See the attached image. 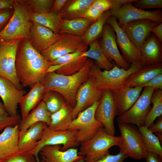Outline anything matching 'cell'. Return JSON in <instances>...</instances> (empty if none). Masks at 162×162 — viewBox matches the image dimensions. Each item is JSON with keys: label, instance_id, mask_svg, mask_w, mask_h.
I'll return each instance as SVG.
<instances>
[{"label": "cell", "instance_id": "35", "mask_svg": "<svg viewBox=\"0 0 162 162\" xmlns=\"http://www.w3.org/2000/svg\"><path fill=\"white\" fill-rule=\"evenodd\" d=\"M152 106L145 119L144 126L148 128L156 118L162 115V90H155L151 99Z\"/></svg>", "mask_w": 162, "mask_h": 162}, {"label": "cell", "instance_id": "2", "mask_svg": "<svg viewBox=\"0 0 162 162\" xmlns=\"http://www.w3.org/2000/svg\"><path fill=\"white\" fill-rule=\"evenodd\" d=\"M94 62L92 59L88 58L82 69L71 75H63L55 72L46 73L42 82L45 91L52 90L58 92L73 108L76 105L77 91L88 79L90 68Z\"/></svg>", "mask_w": 162, "mask_h": 162}, {"label": "cell", "instance_id": "47", "mask_svg": "<svg viewBox=\"0 0 162 162\" xmlns=\"http://www.w3.org/2000/svg\"><path fill=\"white\" fill-rule=\"evenodd\" d=\"M141 86L143 88L146 87H151L155 90H162V74L155 76L148 82Z\"/></svg>", "mask_w": 162, "mask_h": 162}, {"label": "cell", "instance_id": "3", "mask_svg": "<svg viewBox=\"0 0 162 162\" xmlns=\"http://www.w3.org/2000/svg\"><path fill=\"white\" fill-rule=\"evenodd\" d=\"M140 62L131 64L127 70L119 68L114 64L110 70L101 69L94 63L91 66L88 76H91L94 86L99 89H109L112 92L122 91L126 88L125 82L133 74L142 67Z\"/></svg>", "mask_w": 162, "mask_h": 162}, {"label": "cell", "instance_id": "20", "mask_svg": "<svg viewBox=\"0 0 162 162\" xmlns=\"http://www.w3.org/2000/svg\"><path fill=\"white\" fill-rule=\"evenodd\" d=\"M61 145H46L40 150V162H74L84 158L78 154V149L71 148L61 150Z\"/></svg>", "mask_w": 162, "mask_h": 162}, {"label": "cell", "instance_id": "1", "mask_svg": "<svg viewBox=\"0 0 162 162\" xmlns=\"http://www.w3.org/2000/svg\"><path fill=\"white\" fill-rule=\"evenodd\" d=\"M51 65L29 40H21L16 51L15 69L18 81L23 87L31 88L35 83H42Z\"/></svg>", "mask_w": 162, "mask_h": 162}, {"label": "cell", "instance_id": "39", "mask_svg": "<svg viewBox=\"0 0 162 162\" xmlns=\"http://www.w3.org/2000/svg\"><path fill=\"white\" fill-rule=\"evenodd\" d=\"M34 155L30 152L20 151L18 152L0 160V162H36Z\"/></svg>", "mask_w": 162, "mask_h": 162}, {"label": "cell", "instance_id": "19", "mask_svg": "<svg viewBox=\"0 0 162 162\" xmlns=\"http://www.w3.org/2000/svg\"><path fill=\"white\" fill-rule=\"evenodd\" d=\"M140 54L143 67L162 63V42L151 33L142 43Z\"/></svg>", "mask_w": 162, "mask_h": 162}, {"label": "cell", "instance_id": "15", "mask_svg": "<svg viewBox=\"0 0 162 162\" xmlns=\"http://www.w3.org/2000/svg\"><path fill=\"white\" fill-rule=\"evenodd\" d=\"M113 92L109 89L104 90L102 96L95 112V117L101 122L105 131L114 136V120L116 116Z\"/></svg>", "mask_w": 162, "mask_h": 162}, {"label": "cell", "instance_id": "24", "mask_svg": "<svg viewBox=\"0 0 162 162\" xmlns=\"http://www.w3.org/2000/svg\"><path fill=\"white\" fill-rule=\"evenodd\" d=\"M52 113L48 110L44 103L41 100L38 105L32 110L18 124L19 136L24 133L31 126L39 122L45 123L48 126L51 121Z\"/></svg>", "mask_w": 162, "mask_h": 162}, {"label": "cell", "instance_id": "44", "mask_svg": "<svg viewBox=\"0 0 162 162\" xmlns=\"http://www.w3.org/2000/svg\"><path fill=\"white\" fill-rule=\"evenodd\" d=\"M103 13L91 5L80 18L87 19L94 22L100 17Z\"/></svg>", "mask_w": 162, "mask_h": 162}, {"label": "cell", "instance_id": "30", "mask_svg": "<svg viewBox=\"0 0 162 162\" xmlns=\"http://www.w3.org/2000/svg\"><path fill=\"white\" fill-rule=\"evenodd\" d=\"M88 50L81 56L94 60V63L98 67L106 70L112 69L114 66V62H111L106 57L99 45L98 40L97 39L89 44Z\"/></svg>", "mask_w": 162, "mask_h": 162}, {"label": "cell", "instance_id": "31", "mask_svg": "<svg viewBox=\"0 0 162 162\" xmlns=\"http://www.w3.org/2000/svg\"><path fill=\"white\" fill-rule=\"evenodd\" d=\"M59 33H66L82 37L86 32L93 21L83 18L67 20L61 18Z\"/></svg>", "mask_w": 162, "mask_h": 162}, {"label": "cell", "instance_id": "42", "mask_svg": "<svg viewBox=\"0 0 162 162\" xmlns=\"http://www.w3.org/2000/svg\"><path fill=\"white\" fill-rule=\"evenodd\" d=\"M128 157L122 152L120 151L115 155L107 154L100 158L90 162H124Z\"/></svg>", "mask_w": 162, "mask_h": 162}, {"label": "cell", "instance_id": "41", "mask_svg": "<svg viewBox=\"0 0 162 162\" xmlns=\"http://www.w3.org/2000/svg\"><path fill=\"white\" fill-rule=\"evenodd\" d=\"M84 52L78 51L63 55L50 62L52 65H63L80 56Z\"/></svg>", "mask_w": 162, "mask_h": 162}, {"label": "cell", "instance_id": "54", "mask_svg": "<svg viewBox=\"0 0 162 162\" xmlns=\"http://www.w3.org/2000/svg\"><path fill=\"white\" fill-rule=\"evenodd\" d=\"M0 116H8V115L6 112L4 108L3 103L0 101Z\"/></svg>", "mask_w": 162, "mask_h": 162}, {"label": "cell", "instance_id": "53", "mask_svg": "<svg viewBox=\"0 0 162 162\" xmlns=\"http://www.w3.org/2000/svg\"><path fill=\"white\" fill-rule=\"evenodd\" d=\"M14 0H0V10L13 8Z\"/></svg>", "mask_w": 162, "mask_h": 162}, {"label": "cell", "instance_id": "48", "mask_svg": "<svg viewBox=\"0 0 162 162\" xmlns=\"http://www.w3.org/2000/svg\"><path fill=\"white\" fill-rule=\"evenodd\" d=\"M148 129L152 133H162V117L158 118L156 122L153 124Z\"/></svg>", "mask_w": 162, "mask_h": 162}, {"label": "cell", "instance_id": "22", "mask_svg": "<svg viewBox=\"0 0 162 162\" xmlns=\"http://www.w3.org/2000/svg\"><path fill=\"white\" fill-rule=\"evenodd\" d=\"M59 35V34H56L45 26L32 22L29 40L40 53L55 42Z\"/></svg>", "mask_w": 162, "mask_h": 162}, {"label": "cell", "instance_id": "21", "mask_svg": "<svg viewBox=\"0 0 162 162\" xmlns=\"http://www.w3.org/2000/svg\"><path fill=\"white\" fill-rule=\"evenodd\" d=\"M6 127L0 134V160L18 152V124Z\"/></svg>", "mask_w": 162, "mask_h": 162}, {"label": "cell", "instance_id": "27", "mask_svg": "<svg viewBox=\"0 0 162 162\" xmlns=\"http://www.w3.org/2000/svg\"><path fill=\"white\" fill-rule=\"evenodd\" d=\"M161 74H162V63L142 67L128 79L125 82L126 87L142 86Z\"/></svg>", "mask_w": 162, "mask_h": 162}, {"label": "cell", "instance_id": "16", "mask_svg": "<svg viewBox=\"0 0 162 162\" xmlns=\"http://www.w3.org/2000/svg\"><path fill=\"white\" fill-rule=\"evenodd\" d=\"M106 22L110 25L115 32L117 44L124 60L130 64L140 62L139 51L118 25L116 18L111 16L107 19Z\"/></svg>", "mask_w": 162, "mask_h": 162}, {"label": "cell", "instance_id": "6", "mask_svg": "<svg viewBox=\"0 0 162 162\" xmlns=\"http://www.w3.org/2000/svg\"><path fill=\"white\" fill-rule=\"evenodd\" d=\"M118 123L121 136L118 146L120 151L134 159H145L147 151L138 127L132 124Z\"/></svg>", "mask_w": 162, "mask_h": 162}, {"label": "cell", "instance_id": "34", "mask_svg": "<svg viewBox=\"0 0 162 162\" xmlns=\"http://www.w3.org/2000/svg\"><path fill=\"white\" fill-rule=\"evenodd\" d=\"M111 16L110 10L104 12L100 17L92 23L82 37L84 43L88 45L101 36L103 28L107 19Z\"/></svg>", "mask_w": 162, "mask_h": 162}, {"label": "cell", "instance_id": "11", "mask_svg": "<svg viewBox=\"0 0 162 162\" xmlns=\"http://www.w3.org/2000/svg\"><path fill=\"white\" fill-rule=\"evenodd\" d=\"M134 105L126 112L117 116L118 123H125L144 126L146 117L151 108V99L155 89L146 87Z\"/></svg>", "mask_w": 162, "mask_h": 162}, {"label": "cell", "instance_id": "25", "mask_svg": "<svg viewBox=\"0 0 162 162\" xmlns=\"http://www.w3.org/2000/svg\"><path fill=\"white\" fill-rule=\"evenodd\" d=\"M42 83L38 82L34 85L29 92L23 95L19 103L22 119L35 108L42 100L45 92Z\"/></svg>", "mask_w": 162, "mask_h": 162}, {"label": "cell", "instance_id": "12", "mask_svg": "<svg viewBox=\"0 0 162 162\" xmlns=\"http://www.w3.org/2000/svg\"><path fill=\"white\" fill-rule=\"evenodd\" d=\"M116 35L112 27L105 22L102 30L99 45L104 55L111 62H113L119 68L127 70L131 64L127 63L120 53L116 42Z\"/></svg>", "mask_w": 162, "mask_h": 162}, {"label": "cell", "instance_id": "52", "mask_svg": "<svg viewBox=\"0 0 162 162\" xmlns=\"http://www.w3.org/2000/svg\"><path fill=\"white\" fill-rule=\"evenodd\" d=\"M150 32L162 42V23L153 28Z\"/></svg>", "mask_w": 162, "mask_h": 162}, {"label": "cell", "instance_id": "10", "mask_svg": "<svg viewBox=\"0 0 162 162\" xmlns=\"http://www.w3.org/2000/svg\"><path fill=\"white\" fill-rule=\"evenodd\" d=\"M22 39L0 40V77L9 80L20 90L23 87L16 75L15 61L16 51Z\"/></svg>", "mask_w": 162, "mask_h": 162}, {"label": "cell", "instance_id": "26", "mask_svg": "<svg viewBox=\"0 0 162 162\" xmlns=\"http://www.w3.org/2000/svg\"><path fill=\"white\" fill-rule=\"evenodd\" d=\"M47 124L44 122H37L19 136V147L20 150L30 152L33 149L41 138L44 130Z\"/></svg>", "mask_w": 162, "mask_h": 162}, {"label": "cell", "instance_id": "38", "mask_svg": "<svg viewBox=\"0 0 162 162\" xmlns=\"http://www.w3.org/2000/svg\"><path fill=\"white\" fill-rule=\"evenodd\" d=\"M25 5L31 13H40L51 11L54 0H28L25 1Z\"/></svg>", "mask_w": 162, "mask_h": 162}, {"label": "cell", "instance_id": "55", "mask_svg": "<svg viewBox=\"0 0 162 162\" xmlns=\"http://www.w3.org/2000/svg\"><path fill=\"white\" fill-rule=\"evenodd\" d=\"M156 135L157 136V137L158 138V139H159L160 142L162 143V133H159V132H157L156 133Z\"/></svg>", "mask_w": 162, "mask_h": 162}, {"label": "cell", "instance_id": "29", "mask_svg": "<svg viewBox=\"0 0 162 162\" xmlns=\"http://www.w3.org/2000/svg\"><path fill=\"white\" fill-rule=\"evenodd\" d=\"M72 109L71 106L66 102L58 110L51 114V122L48 126L55 131L68 130L73 120Z\"/></svg>", "mask_w": 162, "mask_h": 162}, {"label": "cell", "instance_id": "40", "mask_svg": "<svg viewBox=\"0 0 162 162\" xmlns=\"http://www.w3.org/2000/svg\"><path fill=\"white\" fill-rule=\"evenodd\" d=\"M133 5L136 8L142 10L161 8H162V0H138Z\"/></svg>", "mask_w": 162, "mask_h": 162}, {"label": "cell", "instance_id": "28", "mask_svg": "<svg viewBox=\"0 0 162 162\" xmlns=\"http://www.w3.org/2000/svg\"><path fill=\"white\" fill-rule=\"evenodd\" d=\"M94 0H67L59 14L60 18L70 20L80 18Z\"/></svg>", "mask_w": 162, "mask_h": 162}, {"label": "cell", "instance_id": "37", "mask_svg": "<svg viewBox=\"0 0 162 162\" xmlns=\"http://www.w3.org/2000/svg\"><path fill=\"white\" fill-rule=\"evenodd\" d=\"M42 100L52 114L58 110L66 102L62 95L52 90L45 91Z\"/></svg>", "mask_w": 162, "mask_h": 162}, {"label": "cell", "instance_id": "23", "mask_svg": "<svg viewBox=\"0 0 162 162\" xmlns=\"http://www.w3.org/2000/svg\"><path fill=\"white\" fill-rule=\"evenodd\" d=\"M143 88L141 86L134 87H126L122 91L112 92L116 116L124 113L134 105Z\"/></svg>", "mask_w": 162, "mask_h": 162}, {"label": "cell", "instance_id": "18", "mask_svg": "<svg viewBox=\"0 0 162 162\" xmlns=\"http://www.w3.org/2000/svg\"><path fill=\"white\" fill-rule=\"evenodd\" d=\"M26 93L24 90H20L9 80L0 77V97L4 108L8 116L17 115V107L21 97Z\"/></svg>", "mask_w": 162, "mask_h": 162}, {"label": "cell", "instance_id": "9", "mask_svg": "<svg viewBox=\"0 0 162 162\" xmlns=\"http://www.w3.org/2000/svg\"><path fill=\"white\" fill-rule=\"evenodd\" d=\"M77 131L76 130L55 131L51 129L47 125L44 128L42 136L37 146L30 152L34 155L37 162H40L39 153L40 149L45 146L62 144L61 150L63 151L75 148L80 145L76 137Z\"/></svg>", "mask_w": 162, "mask_h": 162}, {"label": "cell", "instance_id": "17", "mask_svg": "<svg viewBox=\"0 0 162 162\" xmlns=\"http://www.w3.org/2000/svg\"><path fill=\"white\" fill-rule=\"evenodd\" d=\"M159 24L151 20L141 19L130 21L119 26L140 52L143 42L152 33L151 29Z\"/></svg>", "mask_w": 162, "mask_h": 162}, {"label": "cell", "instance_id": "56", "mask_svg": "<svg viewBox=\"0 0 162 162\" xmlns=\"http://www.w3.org/2000/svg\"><path fill=\"white\" fill-rule=\"evenodd\" d=\"M74 162H85L84 158L77 160Z\"/></svg>", "mask_w": 162, "mask_h": 162}, {"label": "cell", "instance_id": "8", "mask_svg": "<svg viewBox=\"0 0 162 162\" xmlns=\"http://www.w3.org/2000/svg\"><path fill=\"white\" fill-rule=\"evenodd\" d=\"M88 46L83 41L81 37L66 33H59L57 40L40 54L51 62L65 55L81 51H86Z\"/></svg>", "mask_w": 162, "mask_h": 162}, {"label": "cell", "instance_id": "43", "mask_svg": "<svg viewBox=\"0 0 162 162\" xmlns=\"http://www.w3.org/2000/svg\"><path fill=\"white\" fill-rule=\"evenodd\" d=\"M21 119L18 115L14 117L0 116V132L8 126H13L18 124Z\"/></svg>", "mask_w": 162, "mask_h": 162}, {"label": "cell", "instance_id": "14", "mask_svg": "<svg viewBox=\"0 0 162 162\" xmlns=\"http://www.w3.org/2000/svg\"><path fill=\"white\" fill-rule=\"evenodd\" d=\"M104 90L95 87L92 77L88 76L87 80L79 87L76 96V105L73 108L72 118L75 119L78 114L100 101Z\"/></svg>", "mask_w": 162, "mask_h": 162}, {"label": "cell", "instance_id": "7", "mask_svg": "<svg viewBox=\"0 0 162 162\" xmlns=\"http://www.w3.org/2000/svg\"><path fill=\"white\" fill-rule=\"evenodd\" d=\"M100 101L80 112L73 120L68 130H78L76 134L77 141L80 143L92 138L103 127L95 117L96 110Z\"/></svg>", "mask_w": 162, "mask_h": 162}, {"label": "cell", "instance_id": "5", "mask_svg": "<svg viewBox=\"0 0 162 162\" xmlns=\"http://www.w3.org/2000/svg\"><path fill=\"white\" fill-rule=\"evenodd\" d=\"M120 136H115L107 133L102 127L91 139L80 143L79 156L84 157L85 162L97 160L109 153L111 147L118 146Z\"/></svg>", "mask_w": 162, "mask_h": 162}, {"label": "cell", "instance_id": "51", "mask_svg": "<svg viewBox=\"0 0 162 162\" xmlns=\"http://www.w3.org/2000/svg\"><path fill=\"white\" fill-rule=\"evenodd\" d=\"M145 159L146 162H162V158L155 154L147 151Z\"/></svg>", "mask_w": 162, "mask_h": 162}, {"label": "cell", "instance_id": "46", "mask_svg": "<svg viewBox=\"0 0 162 162\" xmlns=\"http://www.w3.org/2000/svg\"><path fill=\"white\" fill-rule=\"evenodd\" d=\"M13 11L11 9L0 10V32L8 23L13 14Z\"/></svg>", "mask_w": 162, "mask_h": 162}, {"label": "cell", "instance_id": "13", "mask_svg": "<svg viewBox=\"0 0 162 162\" xmlns=\"http://www.w3.org/2000/svg\"><path fill=\"white\" fill-rule=\"evenodd\" d=\"M110 11L111 16L116 18L119 26L141 19L150 20L158 23H162V11L160 9L146 11L136 8L130 2L123 4L116 10Z\"/></svg>", "mask_w": 162, "mask_h": 162}, {"label": "cell", "instance_id": "4", "mask_svg": "<svg viewBox=\"0 0 162 162\" xmlns=\"http://www.w3.org/2000/svg\"><path fill=\"white\" fill-rule=\"evenodd\" d=\"M20 1L14 0L13 14L0 32V40L20 38L30 39L32 24L30 13L26 8L23 1Z\"/></svg>", "mask_w": 162, "mask_h": 162}, {"label": "cell", "instance_id": "57", "mask_svg": "<svg viewBox=\"0 0 162 162\" xmlns=\"http://www.w3.org/2000/svg\"></svg>", "mask_w": 162, "mask_h": 162}, {"label": "cell", "instance_id": "33", "mask_svg": "<svg viewBox=\"0 0 162 162\" xmlns=\"http://www.w3.org/2000/svg\"><path fill=\"white\" fill-rule=\"evenodd\" d=\"M88 58L87 57L80 56L63 65H52L48 69L46 73L55 72L65 76L74 74L82 69Z\"/></svg>", "mask_w": 162, "mask_h": 162}, {"label": "cell", "instance_id": "45", "mask_svg": "<svg viewBox=\"0 0 162 162\" xmlns=\"http://www.w3.org/2000/svg\"><path fill=\"white\" fill-rule=\"evenodd\" d=\"M91 5L103 13L111 9L112 2L111 0H94Z\"/></svg>", "mask_w": 162, "mask_h": 162}, {"label": "cell", "instance_id": "32", "mask_svg": "<svg viewBox=\"0 0 162 162\" xmlns=\"http://www.w3.org/2000/svg\"><path fill=\"white\" fill-rule=\"evenodd\" d=\"M30 19L33 22L45 26L56 34H59L61 20L59 14L51 11L40 13H30Z\"/></svg>", "mask_w": 162, "mask_h": 162}, {"label": "cell", "instance_id": "36", "mask_svg": "<svg viewBox=\"0 0 162 162\" xmlns=\"http://www.w3.org/2000/svg\"><path fill=\"white\" fill-rule=\"evenodd\" d=\"M138 127L147 151L162 158V148L158 138L145 127L141 126Z\"/></svg>", "mask_w": 162, "mask_h": 162}, {"label": "cell", "instance_id": "50", "mask_svg": "<svg viewBox=\"0 0 162 162\" xmlns=\"http://www.w3.org/2000/svg\"><path fill=\"white\" fill-rule=\"evenodd\" d=\"M138 0H111L112 6L111 11L116 10L120 8L123 4L128 3L136 2Z\"/></svg>", "mask_w": 162, "mask_h": 162}, {"label": "cell", "instance_id": "49", "mask_svg": "<svg viewBox=\"0 0 162 162\" xmlns=\"http://www.w3.org/2000/svg\"><path fill=\"white\" fill-rule=\"evenodd\" d=\"M67 0H56L51 9L52 12L59 14Z\"/></svg>", "mask_w": 162, "mask_h": 162}]
</instances>
